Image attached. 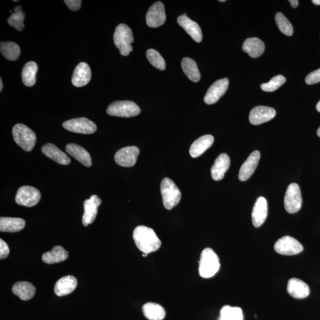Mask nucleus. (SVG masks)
Wrapping results in <instances>:
<instances>
[{
	"label": "nucleus",
	"instance_id": "obj_1",
	"mask_svg": "<svg viewBox=\"0 0 320 320\" xmlns=\"http://www.w3.org/2000/svg\"><path fill=\"white\" fill-rule=\"evenodd\" d=\"M133 238L138 249L145 254L156 252L161 247V242L155 231L146 226L136 227Z\"/></svg>",
	"mask_w": 320,
	"mask_h": 320
},
{
	"label": "nucleus",
	"instance_id": "obj_2",
	"mask_svg": "<svg viewBox=\"0 0 320 320\" xmlns=\"http://www.w3.org/2000/svg\"><path fill=\"white\" fill-rule=\"evenodd\" d=\"M199 267V273L201 277L210 278L218 272L220 263L218 256L210 248L205 249L202 251Z\"/></svg>",
	"mask_w": 320,
	"mask_h": 320
},
{
	"label": "nucleus",
	"instance_id": "obj_3",
	"mask_svg": "<svg viewBox=\"0 0 320 320\" xmlns=\"http://www.w3.org/2000/svg\"><path fill=\"white\" fill-rule=\"evenodd\" d=\"M134 40L131 29L128 25L120 24L117 26L114 33L113 41L121 55L128 56L132 52L133 47L131 43L134 42Z\"/></svg>",
	"mask_w": 320,
	"mask_h": 320
},
{
	"label": "nucleus",
	"instance_id": "obj_4",
	"mask_svg": "<svg viewBox=\"0 0 320 320\" xmlns=\"http://www.w3.org/2000/svg\"><path fill=\"white\" fill-rule=\"evenodd\" d=\"M12 133L14 141L25 152H31L34 149L36 136L31 129L23 124H18L14 125Z\"/></svg>",
	"mask_w": 320,
	"mask_h": 320
},
{
	"label": "nucleus",
	"instance_id": "obj_5",
	"mask_svg": "<svg viewBox=\"0 0 320 320\" xmlns=\"http://www.w3.org/2000/svg\"><path fill=\"white\" fill-rule=\"evenodd\" d=\"M160 187L164 207L170 210L179 203L182 197L181 192L174 182L167 178L161 182Z\"/></svg>",
	"mask_w": 320,
	"mask_h": 320
},
{
	"label": "nucleus",
	"instance_id": "obj_6",
	"mask_svg": "<svg viewBox=\"0 0 320 320\" xmlns=\"http://www.w3.org/2000/svg\"><path fill=\"white\" fill-rule=\"evenodd\" d=\"M107 113L113 116L130 117L138 115L141 109L133 102L116 101L109 105Z\"/></svg>",
	"mask_w": 320,
	"mask_h": 320
},
{
	"label": "nucleus",
	"instance_id": "obj_7",
	"mask_svg": "<svg viewBox=\"0 0 320 320\" xmlns=\"http://www.w3.org/2000/svg\"><path fill=\"white\" fill-rule=\"evenodd\" d=\"M303 200L301 190L297 183H291L286 191L284 205L286 211L289 213L299 212L302 207Z\"/></svg>",
	"mask_w": 320,
	"mask_h": 320
},
{
	"label": "nucleus",
	"instance_id": "obj_8",
	"mask_svg": "<svg viewBox=\"0 0 320 320\" xmlns=\"http://www.w3.org/2000/svg\"><path fill=\"white\" fill-rule=\"evenodd\" d=\"M276 252L280 255L292 256L298 255L303 251L304 248L300 242L292 237H283L276 242L274 245Z\"/></svg>",
	"mask_w": 320,
	"mask_h": 320
},
{
	"label": "nucleus",
	"instance_id": "obj_9",
	"mask_svg": "<svg viewBox=\"0 0 320 320\" xmlns=\"http://www.w3.org/2000/svg\"><path fill=\"white\" fill-rule=\"evenodd\" d=\"M41 198L39 190L29 186H22L18 189L16 202L18 205L27 207H34Z\"/></svg>",
	"mask_w": 320,
	"mask_h": 320
},
{
	"label": "nucleus",
	"instance_id": "obj_10",
	"mask_svg": "<svg viewBox=\"0 0 320 320\" xmlns=\"http://www.w3.org/2000/svg\"><path fill=\"white\" fill-rule=\"evenodd\" d=\"M63 127L69 131L83 134H93L97 130L96 125L86 117L66 121L63 124Z\"/></svg>",
	"mask_w": 320,
	"mask_h": 320
},
{
	"label": "nucleus",
	"instance_id": "obj_11",
	"mask_svg": "<svg viewBox=\"0 0 320 320\" xmlns=\"http://www.w3.org/2000/svg\"><path fill=\"white\" fill-rule=\"evenodd\" d=\"M166 20L163 3L157 2L150 7L146 15V24L150 28H158Z\"/></svg>",
	"mask_w": 320,
	"mask_h": 320
},
{
	"label": "nucleus",
	"instance_id": "obj_12",
	"mask_svg": "<svg viewBox=\"0 0 320 320\" xmlns=\"http://www.w3.org/2000/svg\"><path fill=\"white\" fill-rule=\"evenodd\" d=\"M139 149L137 146L125 147L117 152L115 156L116 163L125 167H131L137 163Z\"/></svg>",
	"mask_w": 320,
	"mask_h": 320
},
{
	"label": "nucleus",
	"instance_id": "obj_13",
	"mask_svg": "<svg viewBox=\"0 0 320 320\" xmlns=\"http://www.w3.org/2000/svg\"><path fill=\"white\" fill-rule=\"evenodd\" d=\"M229 85V80L227 78L217 80L213 83L205 95L204 101L206 104H215L226 93Z\"/></svg>",
	"mask_w": 320,
	"mask_h": 320
},
{
	"label": "nucleus",
	"instance_id": "obj_14",
	"mask_svg": "<svg viewBox=\"0 0 320 320\" xmlns=\"http://www.w3.org/2000/svg\"><path fill=\"white\" fill-rule=\"evenodd\" d=\"M276 111L270 107L259 106L255 107L250 113V122L254 125H258L268 122L274 119Z\"/></svg>",
	"mask_w": 320,
	"mask_h": 320
},
{
	"label": "nucleus",
	"instance_id": "obj_15",
	"mask_svg": "<svg viewBox=\"0 0 320 320\" xmlns=\"http://www.w3.org/2000/svg\"><path fill=\"white\" fill-rule=\"evenodd\" d=\"M102 204V200L97 195L91 196L89 200L84 202V213L83 216V224L87 227L94 222L98 212V208Z\"/></svg>",
	"mask_w": 320,
	"mask_h": 320
},
{
	"label": "nucleus",
	"instance_id": "obj_16",
	"mask_svg": "<svg viewBox=\"0 0 320 320\" xmlns=\"http://www.w3.org/2000/svg\"><path fill=\"white\" fill-rule=\"evenodd\" d=\"M260 153L259 151L253 152L241 165L238 178L241 182L248 180L254 174L259 164Z\"/></svg>",
	"mask_w": 320,
	"mask_h": 320
},
{
	"label": "nucleus",
	"instance_id": "obj_17",
	"mask_svg": "<svg viewBox=\"0 0 320 320\" xmlns=\"http://www.w3.org/2000/svg\"><path fill=\"white\" fill-rule=\"evenodd\" d=\"M91 78V71L89 65L86 62H81L75 68L72 77V83L77 87L87 85Z\"/></svg>",
	"mask_w": 320,
	"mask_h": 320
},
{
	"label": "nucleus",
	"instance_id": "obj_18",
	"mask_svg": "<svg viewBox=\"0 0 320 320\" xmlns=\"http://www.w3.org/2000/svg\"><path fill=\"white\" fill-rule=\"evenodd\" d=\"M267 202L264 197L257 198L252 211V222L255 227H259L265 221L267 216Z\"/></svg>",
	"mask_w": 320,
	"mask_h": 320
},
{
	"label": "nucleus",
	"instance_id": "obj_19",
	"mask_svg": "<svg viewBox=\"0 0 320 320\" xmlns=\"http://www.w3.org/2000/svg\"><path fill=\"white\" fill-rule=\"evenodd\" d=\"M178 24L185 29L187 34H189L194 41L201 42L203 38L201 29L196 23L190 19L188 17L180 16L178 18Z\"/></svg>",
	"mask_w": 320,
	"mask_h": 320
},
{
	"label": "nucleus",
	"instance_id": "obj_20",
	"mask_svg": "<svg viewBox=\"0 0 320 320\" xmlns=\"http://www.w3.org/2000/svg\"><path fill=\"white\" fill-rule=\"evenodd\" d=\"M287 290L290 296L296 299H305L310 294V288L306 283L297 278L289 279Z\"/></svg>",
	"mask_w": 320,
	"mask_h": 320
},
{
	"label": "nucleus",
	"instance_id": "obj_21",
	"mask_svg": "<svg viewBox=\"0 0 320 320\" xmlns=\"http://www.w3.org/2000/svg\"><path fill=\"white\" fill-rule=\"evenodd\" d=\"M230 166V159L226 153L220 154L216 158L214 164L211 168V175L213 180L218 181L222 180L225 176L226 173L229 170Z\"/></svg>",
	"mask_w": 320,
	"mask_h": 320
},
{
	"label": "nucleus",
	"instance_id": "obj_22",
	"mask_svg": "<svg viewBox=\"0 0 320 320\" xmlns=\"http://www.w3.org/2000/svg\"><path fill=\"white\" fill-rule=\"evenodd\" d=\"M66 152L73 157L84 166L90 167L92 165L91 158L89 152L82 146L69 143L65 147Z\"/></svg>",
	"mask_w": 320,
	"mask_h": 320
},
{
	"label": "nucleus",
	"instance_id": "obj_23",
	"mask_svg": "<svg viewBox=\"0 0 320 320\" xmlns=\"http://www.w3.org/2000/svg\"><path fill=\"white\" fill-rule=\"evenodd\" d=\"M42 152L51 160L61 165H68L71 163L69 157L53 143H47L42 147Z\"/></svg>",
	"mask_w": 320,
	"mask_h": 320
},
{
	"label": "nucleus",
	"instance_id": "obj_24",
	"mask_svg": "<svg viewBox=\"0 0 320 320\" xmlns=\"http://www.w3.org/2000/svg\"><path fill=\"white\" fill-rule=\"evenodd\" d=\"M77 285V279L72 276H66L59 279L55 285L54 291L57 296L68 295L75 290Z\"/></svg>",
	"mask_w": 320,
	"mask_h": 320
},
{
	"label": "nucleus",
	"instance_id": "obj_25",
	"mask_svg": "<svg viewBox=\"0 0 320 320\" xmlns=\"http://www.w3.org/2000/svg\"><path fill=\"white\" fill-rule=\"evenodd\" d=\"M214 142V138L211 135H205L196 139L191 145L189 153L193 158L201 156L206 151L210 148Z\"/></svg>",
	"mask_w": 320,
	"mask_h": 320
},
{
	"label": "nucleus",
	"instance_id": "obj_26",
	"mask_svg": "<svg viewBox=\"0 0 320 320\" xmlns=\"http://www.w3.org/2000/svg\"><path fill=\"white\" fill-rule=\"evenodd\" d=\"M242 50L245 53H248L250 57L256 58L263 54L265 50V45L262 40L259 38H251L245 40L242 45Z\"/></svg>",
	"mask_w": 320,
	"mask_h": 320
},
{
	"label": "nucleus",
	"instance_id": "obj_27",
	"mask_svg": "<svg viewBox=\"0 0 320 320\" xmlns=\"http://www.w3.org/2000/svg\"><path fill=\"white\" fill-rule=\"evenodd\" d=\"M68 252L62 246L57 245L51 251L44 253L42 259L46 264L58 263L67 260Z\"/></svg>",
	"mask_w": 320,
	"mask_h": 320
},
{
	"label": "nucleus",
	"instance_id": "obj_28",
	"mask_svg": "<svg viewBox=\"0 0 320 320\" xmlns=\"http://www.w3.org/2000/svg\"><path fill=\"white\" fill-rule=\"evenodd\" d=\"M25 220L21 218L1 217L0 231L6 233H16L24 229Z\"/></svg>",
	"mask_w": 320,
	"mask_h": 320
},
{
	"label": "nucleus",
	"instance_id": "obj_29",
	"mask_svg": "<svg viewBox=\"0 0 320 320\" xmlns=\"http://www.w3.org/2000/svg\"><path fill=\"white\" fill-rule=\"evenodd\" d=\"M14 295L20 298L22 300H30L34 297L36 292L35 287L28 282H18L12 288Z\"/></svg>",
	"mask_w": 320,
	"mask_h": 320
},
{
	"label": "nucleus",
	"instance_id": "obj_30",
	"mask_svg": "<svg viewBox=\"0 0 320 320\" xmlns=\"http://www.w3.org/2000/svg\"><path fill=\"white\" fill-rule=\"evenodd\" d=\"M142 311L145 317L150 320H163L165 317L164 308L156 303H148L143 305Z\"/></svg>",
	"mask_w": 320,
	"mask_h": 320
},
{
	"label": "nucleus",
	"instance_id": "obj_31",
	"mask_svg": "<svg viewBox=\"0 0 320 320\" xmlns=\"http://www.w3.org/2000/svg\"><path fill=\"white\" fill-rule=\"evenodd\" d=\"M38 69V66L35 62L30 61L25 64L22 70L21 79L26 86L32 87L35 85Z\"/></svg>",
	"mask_w": 320,
	"mask_h": 320
},
{
	"label": "nucleus",
	"instance_id": "obj_32",
	"mask_svg": "<svg viewBox=\"0 0 320 320\" xmlns=\"http://www.w3.org/2000/svg\"><path fill=\"white\" fill-rule=\"evenodd\" d=\"M183 71L190 80L193 82H198L201 79V73L197 64L192 59L185 58L182 61Z\"/></svg>",
	"mask_w": 320,
	"mask_h": 320
},
{
	"label": "nucleus",
	"instance_id": "obj_33",
	"mask_svg": "<svg viewBox=\"0 0 320 320\" xmlns=\"http://www.w3.org/2000/svg\"><path fill=\"white\" fill-rule=\"evenodd\" d=\"M0 51L3 56L9 61H16L20 55L19 46L13 42H2Z\"/></svg>",
	"mask_w": 320,
	"mask_h": 320
},
{
	"label": "nucleus",
	"instance_id": "obj_34",
	"mask_svg": "<svg viewBox=\"0 0 320 320\" xmlns=\"http://www.w3.org/2000/svg\"><path fill=\"white\" fill-rule=\"evenodd\" d=\"M218 320H243L241 308L226 305L220 310Z\"/></svg>",
	"mask_w": 320,
	"mask_h": 320
},
{
	"label": "nucleus",
	"instance_id": "obj_35",
	"mask_svg": "<svg viewBox=\"0 0 320 320\" xmlns=\"http://www.w3.org/2000/svg\"><path fill=\"white\" fill-rule=\"evenodd\" d=\"M276 23L283 34L290 36L293 34V27L290 21L281 13H278L275 16Z\"/></svg>",
	"mask_w": 320,
	"mask_h": 320
},
{
	"label": "nucleus",
	"instance_id": "obj_36",
	"mask_svg": "<svg viewBox=\"0 0 320 320\" xmlns=\"http://www.w3.org/2000/svg\"><path fill=\"white\" fill-rule=\"evenodd\" d=\"M146 57L154 67L163 71L165 69V62L163 57L158 51L150 49L147 51Z\"/></svg>",
	"mask_w": 320,
	"mask_h": 320
},
{
	"label": "nucleus",
	"instance_id": "obj_37",
	"mask_svg": "<svg viewBox=\"0 0 320 320\" xmlns=\"http://www.w3.org/2000/svg\"><path fill=\"white\" fill-rule=\"evenodd\" d=\"M285 82V77L278 75L273 77L269 82L262 84L260 87L264 91L272 92L278 90L279 87L284 85Z\"/></svg>",
	"mask_w": 320,
	"mask_h": 320
},
{
	"label": "nucleus",
	"instance_id": "obj_38",
	"mask_svg": "<svg viewBox=\"0 0 320 320\" xmlns=\"http://www.w3.org/2000/svg\"><path fill=\"white\" fill-rule=\"evenodd\" d=\"M25 18V13L23 11L14 12L8 18V23L10 27L15 28L18 31H22L24 29L23 21Z\"/></svg>",
	"mask_w": 320,
	"mask_h": 320
},
{
	"label": "nucleus",
	"instance_id": "obj_39",
	"mask_svg": "<svg viewBox=\"0 0 320 320\" xmlns=\"http://www.w3.org/2000/svg\"><path fill=\"white\" fill-rule=\"evenodd\" d=\"M320 82V68L309 73L305 79V83L309 85Z\"/></svg>",
	"mask_w": 320,
	"mask_h": 320
},
{
	"label": "nucleus",
	"instance_id": "obj_40",
	"mask_svg": "<svg viewBox=\"0 0 320 320\" xmlns=\"http://www.w3.org/2000/svg\"><path fill=\"white\" fill-rule=\"evenodd\" d=\"M10 249L6 242L0 239V259H5L9 256Z\"/></svg>",
	"mask_w": 320,
	"mask_h": 320
},
{
	"label": "nucleus",
	"instance_id": "obj_41",
	"mask_svg": "<svg viewBox=\"0 0 320 320\" xmlns=\"http://www.w3.org/2000/svg\"><path fill=\"white\" fill-rule=\"evenodd\" d=\"M68 8L72 11H77L80 9L82 2L81 0H65L64 2Z\"/></svg>",
	"mask_w": 320,
	"mask_h": 320
},
{
	"label": "nucleus",
	"instance_id": "obj_42",
	"mask_svg": "<svg viewBox=\"0 0 320 320\" xmlns=\"http://www.w3.org/2000/svg\"><path fill=\"white\" fill-rule=\"evenodd\" d=\"M289 2L293 8H297V6H299V2L297 0H289Z\"/></svg>",
	"mask_w": 320,
	"mask_h": 320
},
{
	"label": "nucleus",
	"instance_id": "obj_43",
	"mask_svg": "<svg viewBox=\"0 0 320 320\" xmlns=\"http://www.w3.org/2000/svg\"><path fill=\"white\" fill-rule=\"evenodd\" d=\"M14 12H20L21 10V7L20 6H18L15 7L14 9Z\"/></svg>",
	"mask_w": 320,
	"mask_h": 320
},
{
	"label": "nucleus",
	"instance_id": "obj_44",
	"mask_svg": "<svg viewBox=\"0 0 320 320\" xmlns=\"http://www.w3.org/2000/svg\"><path fill=\"white\" fill-rule=\"evenodd\" d=\"M312 2L315 5H320V0H312Z\"/></svg>",
	"mask_w": 320,
	"mask_h": 320
},
{
	"label": "nucleus",
	"instance_id": "obj_45",
	"mask_svg": "<svg viewBox=\"0 0 320 320\" xmlns=\"http://www.w3.org/2000/svg\"><path fill=\"white\" fill-rule=\"evenodd\" d=\"M3 88V84L2 82V79H0V91H2Z\"/></svg>",
	"mask_w": 320,
	"mask_h": 320
},
{
	"label": "nucleus",
	"instance_id": "obj_46",
	"mask_svg": "<svg viewBox=\"0 0 320 320\" xmlns=\"http://www.w3.org/2000/svg\"><path fill=\"white\" fill-rule=\"evenodd\" d=\"M316 109L320 112V101L318 102L317 106H316Z\"/></svg>",
	"mask_w": 320,
	"mask_h": 320
},
{
	"label": "nucleus",
	"instance_id": "obj_47",
	"mask_svg": "<svg viewBox=\"0 0 320 320\" xmlns=\"http://www.w3.org/2000/svg\"><path fill=\"white\" fill-rule=\"evenodd\" d=\"M317 133L318 137H320V127L318 129Z\"/></svg>",
	"mask_w": 320,
	"mask_h": 320
},
{
	"label": "nucleus",
	"instance_id": "obj_48",
	"mask_svg": "<svg viewBox=\"0 0 320 320\" xmlns=\"http://www.w3.org/2000/svg\"><path fill=\"white\" fill-rule=\"evenodd\" d=\"M220 2H225L226 0H220V1H219Z\"/></svg>",
	"mask_w": 320,
	"mask_h": 320
}]
</instances>
